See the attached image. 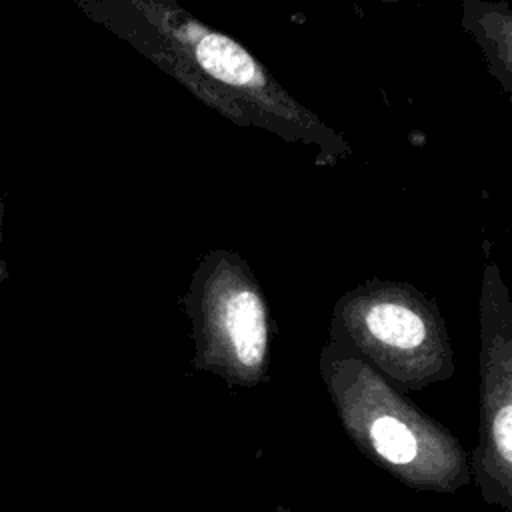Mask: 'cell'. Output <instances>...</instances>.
<instances>
[{"label": "cell", "mask_w": 512, "mask_h": 512, "mask_svg": "<svg viewBox=\"0 0 512 512\" xmlns=\"http://www.w3.org/2000/svg\"><path fill=\"white\" fill-rule=\"evenodd\" d=\"M226 120L314 150L316 164L352 156L346 138L296 100L244 44L204 24L176 0H74Z\"/></svg>", "instance_id": "6da1fadb"}, {"label": "cell", "mask_w": 512, "mask_h": 512, "mask_svg": "<svg viewBox=\"0 0 512 512\" xmlns=\"http://www.w3.org/2000/svg\"><path fill=\"white\" fill-rule=\"evenodd\" d=\"M190 300L206 334L244 368H258L268 350V310L260 286L236 252L216 248L200 260Z\"/></svg>", "instance_id": "7a4b0ae2"}, {"label": "cell", "mask_w": 512, "mask_h": 512, "mask_svg": "<svg viewBox=\"0 0 512 512\" xmlns=\"http://www.w3.org/2000/svg\"><path fill=\"white\" fill-rule=\"evenodd\" d=\"M340 318L360 342L394 354H414L436 340V316L408 284L366 282L340 302Z\"/></svg>", "instance_id": "3957f363"}, {"label": "cell", "mask_w": 512, "mask_h": 512, "mask_svg": "<svg viewBox=\"0 0 512 512\" xmlns=\"http://www.w3.org/2000/svg\"><path fill=\"white\" fill-rule=\"evenodd\" d=\"M462 26L480 46L488 72L512 94V10L508 2L464 0Z\"/></svg>", "instance_id": "277c9868"}, {"label": "cell", "mask_w": 512, "mask_h": 512, "mask_svg": "<svg viewBox=\"0 0 512 512\" xmlns=\"http://www.w3.org/2000/svg\"><path fill=\"white\" fill-rule=\"evenodd\" d=\"M370 440L376 452L392 464H408L418 452V444L410 428L392 416H380L372 422Z\"/></svg>", "instance_id": "5b68a950"}, {"label": "cell", "mask_w": 512, "mask_h": 512, "mask_svg": "<svg viewBox=\"0 0 512 512\" xmlns=\"http://www.w3.org/2000/svg\"><path fill=\"white\" fill-rule=\"evenodd\" d=\"M492 440L500 454V458L508 464L512 458V408L510 404H502L492 422Z\"/></svg>", "instance_id": "8992f818"}, {"label": "cell", "mask_w": 512, "mask_h": 512, "mask_svg": "<svg viewBox=\"0 0 512 512\" xmlns=\"http://www.w3.org/2000/svg\"><path fill=\"white\" fill-rule=\"evenodd\" d=\"M378 2H384V4H398V2H404V0H378Z\"/></svg>", "instance_id": "52a82bcc"}]
</instances>
